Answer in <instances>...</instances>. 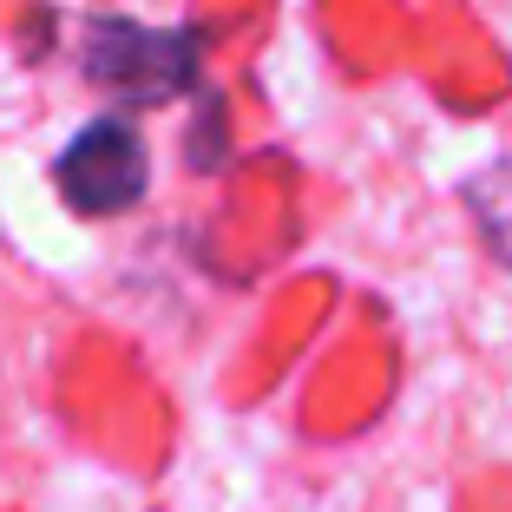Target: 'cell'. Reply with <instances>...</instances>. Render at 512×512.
<instances>
[{
	"label": "cell",
	"mask_w": 512,
	"mask_h": 512,
	"mask_svg": "<svg viewBox=\"0 0 512 512\" xmlns=\"http://www.w3.org/2000/svg\"><path fill=\"white\" fill-rule=\"evenodd\" d=\"M92 86L125 106H165L197 86V27H138V20H92L79 53Z\"/></svg>",
	"instance_id": "obj_1"
},
{
	"label": "cell",
	"mask_w": 512,
	"mask_h": 512,
	"mask_svg": "<svg viewBox=\"0 0 512 512\" xmlns=\"http://www.w3.org/2000/svg\"><path fill=\"white\" fill-rule=\"evenodd\" d=\"M53 184H60V197L73 204L79 217L132 211L138 197H145V184H151V158H145L138 125L132 119H92L86 132L60 151Z\"/></svg>",
	"instance_id": "obj_2"
},
{
	"label": "cell",
	"mask_w": 512,
	"mask_h": 512,
	"mask_svg": "<svg viewBox=\"0 0 512 512\" xmlns=\"http://www.w3.org/2000/svg\"><path fill=\"white\" fill-rule=\"evenodd\" d=\"M460 197H467V211L480 217V230H486V243H493V256L512 270V158H499V165L473 171Z\"/></svg>",
	"instance_id": "obj_3"
}]
</instances>
